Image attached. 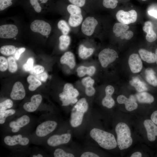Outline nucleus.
I'll return each instance as SVG.
<instances>
[{
	"mask_svg": "<svg viewBox=\"0 0 157 157\" xmlns=\"http://www.w3.org/2000/svg\"><path fill=\"white\" fill-rule=\"evenodd\" d=\"M90 135L100 147L104 149H113L117 145L115 138L113 134L99 129L93 128L90 131Z\"/></svg>",
	"mask_w": 157,
	"mask_h": 157,
	"instance_id": "obj_1",
	"label": "nucleus"
},
{
	"mask_svg": "<svg viewBox=\"0 0 157 157\" xmlns=\"http://www.w3.org/2000/svg\"><path fill=\"white\" fill-rule=\"evenodd\" d=\"M117 135V145L120 150L126 149L130 147L133 143L130 129L125 123L119 122L115 128Z\"/></svg>",
	"mask_w": 157,
	"mask_h": 157,
	"instance_id": "obj_2",
	"label": "nucleus"
},
{
	"mask_svg": "<svg viewBox=\"0 0 157 157\" xmlns=\"http://www.w3.org/2000/svg\"><path fill=\"white\" fill-rule=\"evenodd\" d=\"M88 106L85 98H82L77 101L71 110L70 123L72 127H77L81 124L84 115L88 110Z\"/></svg>",
	"mask_w": 157,
	"mask_h": 157,
	"instance_id": "obj_3",
	"label": "nucleus"
},
{
	"mask_svg": "<svg viewBox=\"0 0 157 157\" xmlns=\"http://www.w3.org/2000/svg\"><path fill=\"white\" fill-rule=\"evenodd\" d=\"M78 95V91L72 84H65L63 92L59 95L60 99L62 102V106H67L71 104L76 103L78 101L77 97Z\"/></svg>",
	"mask_w": 157,
	"mask_h": 157,
	"instance_id": "obj_4",
	"label": "nucleus"
},
{
	"mask_svg": "<svg viewBox=\"0 0 157 157\" xmlns=\"http://www.w3.org/2000/svg\"><path fill=\"white\" fill-rule=\"evenodd\" d=\"M118 58L117 53L114 50L109 48L101 51L98 55V58L101 66L107 67L111 63Z\"/></svg>",
	"mask_w": 157,
	"mask_h": 157,
	"instance_id": "obj_5",
	"label": "nucleus"
},
{
	"mask_svg": "<svg viewBox=\"0 0 157 157\" xmlns=\"http://www.w3.org/2000/svg\"><path fill=\"white\" fill-rule=\"evenodd\" d=\"M116 16L117 20L120 23L128 24L134 23L136 21L137 14L134 10L128 11L120 10L117 12Z\"/></svg>",
	"mask_w": 157,
	"mask_h": 157,
	"instance_id": "obj_6",
	"label": "nucleus"
},
{
	"mask_svg": "<svg viewBox=\"0 0 157 157\" xmlns=\"http://www.w3.org/2000/svg\"><path fill=\"white\" fill-rule=\"evenodd\" d=\"M31 30L44 36L49 35L51 30L50 25L48 23L41 20H35L30 25Z\"/></svg>",
	"mask_w": 157,
	"mask_h": 157,
	"instance_id": "obj_7",
	"label": "nucleus"
},
{
	"mask_svg": "<svg viewBox=\"0 0 157 157\" xmlns=\"http://www.w3.org/2000/svg\"><path fill=\"white\" fill-rule=\"evenodd\" d=\"M57 125V123L53 121H45L37 126L36 130V134L40 137L46 136L55 129Z\"/></svg>",
	"mask_w": 157,
	"mask_h": 157,
	"instance_id": "obj_8",
	"label": "nucleus"
},
{
	"mask_svg": "<svg viewBox=\"0 0 157 157\" xmlns=\"http://www.w3.org/2000/svg\"><path fill=\"white\" fill-rule=\"evenodd\" d=\"M98 24L97 21L94 17H87L84 20L81 25L82 32L86 35H91L93 33Z\"/></svg>",
	"mask_w": 157,
	"mask_h": 157,
	"instance_id": "obj_9",
	"label": "nucleus"
},
{
	"mask_svg": "<svg viewBox=\"0 0 157 157\" xmlns=\"http://www.w3.org/2000/svg\"><path fill=\"white\" fill-rule=\"evenodd\" d=\"M117 101L119 104H124L126 109L129 111L135 110L138 107L136 98L133 95H131L127 98L124 95H120L117 97Z\"/></svg>",
	"mask_w": 157,
	"mask_h": 157,
	"instance_id": "obj_10",
	"label": "nucleus"
},
{
	"mask_svg": "<svg viewBox=\"0 0 157 157\" xmlns=\"http://www.w3.org/2000/svg\"><path fill=\"white\" fill-rule=\"evenodd\" d=\"M128 64L131 71L133 73H138L142 70L143 64L139 55L133 53L131 55L128 59Z\"/></svg>",
	"mask_w": 157,
	"mask_h": 157,
	"instance_id": "obj_11",
	"label": "nucleus"
},
{
	"mask_svg": "<svg viewBox=\"0 0 157 157\" xmlns=\"http://www.w3.org/2000/svg\"><path fill=\"white\" fill-rule=\"evenodd\" d=\"M17 27L13 24H5L0 26V37L2 38H11L17 34Z\"/></svg>",
	"mask_w": 157,
	"mask_h": 157,
	"instance_id": "obj_12",
	"label": "nucleus"
},
{
	"mask_svg": "<svg viewBox=\"0 0 157 157\" xmlns=\"http://www.w3.org/2000/svg\"><path fill=\"white\" fill-rule=\"evenodd\" d=\"M71 138V135L69 133H65L61 135H54L48 139L47 143L51 146L56 147L67 143L69 141Z\"/></svg>",
	"mask_w": 157,
	"mask_h": 157,
	"instance_id": "obj_13",
	"label": "nucleus"
},
{
	"mask_svg": "<svg viewBox=\"0 0 157 157\" xmlns=\"http://www.w3.org/2000/svg\"><path fill=\"white\" fill-rule=\"evenodd\" d=\"M144 125L147 132L148 140L151 142L155 141L157 136V126L150 119L145 120Z\"/></svg>",
	"mask_w": 157,
	"mask_h": 157,
	"instance_id": "obj_14",
	"label": "nucleus"
},
{
	"mask_svg": "<svg viewBox=\"0 0 157 157\" xmlns=\"http://www.w3.org/2000/svg\"><path fill=\"white\" fill-rule=\"evenodd\" d=\"M4 142L6 144L10 146L18 144L25 146L28 143L29 140L27 138H23L21 135L19 134L12 136H6L4 139Z\"/></svg>",
	"mask_w": 157,
	"mask_h": 157,
	"instance_id": "obj_15",
	"label": "nucleus"
},
{
	"mask_svg": "<svg viewBox=\"0 0 157 157\" xmlns=\"http://www.w3.org/2000/svg\"><path fill=\"white\" fill-rule=\"evenodd\" d=\"M25 94V90L22 83L19 81L16 82L10 94L11 98L13 100H21L24 97Z\"/></svg>",
	"mask_w": 157,
	"mask_h": 157,
	"instance_id": "obj_16",
	"label": "nucleus"
},
{
	"mask_svg": "<svg viewBox=\"0 0 157 157\" xmlns=\"http://www.w3.org/2000/svg\"><path fill=\"white\" fill-rule=\"evenodd\" d=\"M114 90V88L112 85H109L106 87L105 89L106 96L102 101V104L104 106L111 108L115 105V101L112 97Z\"/></svg>",
	"mask_w": 157,
	"mask_h": 157,
	"instance_id": "obj_17",
	"label": "nucleus"
},
{
	"mask_svg": "<svg viewBox=\"0 0 157 157\" xmlns=\"http://www.w3.org/2000/svg\"><path fill=\"white\" fill-rule=\"evenodd\" d=\"M42 99L41 95L37 94L33 95L31 98V101L25 103L23 108L26 111L32 112L37 110L40 104Z\"/></svg>",
	"mask_w": 157,
	"mask_h": 157,
	"instance_id": "obj_18",
	"label": "nucleus"
},
{
	"mask_svg": "<svg viewBox=\"0 0 157 157\" xmlns=\"http://www.w3.org/2000/svg\"><path fill=\"white\" fill-rule=\"evenodd\" d=\"M143 30L147 33L146 38L147 41L151 42L156 40L157 35L153 30V24L151 22L147 21L145 22Z\"/></svg>",
	"mask_w": 157,
	"mask_h": 157,
	"instance_id": "obj_19",
	"label": "nucleus"
},
{
	"mask_svg": "<svg viewBox=\"0 0 157 157\" xmlns=\"http://www.w3.org/2000/svg\"><path fill=\"white\" fill-rule=\"evenodd\" d=\"M82 85L85 87V92L88 96L93 95L95 90L93 86L94 81L90 76H87L83 78L81 81Z\"/></svg>",
	"mask_w": 157,
	"mask_h": 157,
	"instance_id": "obj_20",
	"label": "nucleus"
},
{
	"mask_svg": "<svg viewBox=\"0 0 157 157\" xmlns=\"http://www.w3.org/2000/svg\"><path fill=\"white\" fill-rule=\"evenodd\" d=\"M60 61L61 64L67 65L72 69L74 68L76 65L74 56L70 51L65 52L60 58Z\"/></svg>",
	"mask_w": 157,
	"mask_h": 157,
	"instance_id": "obj_21",
	"label": "nucleus"
},
{
	"mask_svg": "<svg viewBox=\"0 0 157 157\" xmlns=\"http://www.w3.org/2000/svg\"><path fill=\"white\" fill-rule=\"evenodd\" d=\"M138 53L141 59L144 61L149 63L156 62L155 54L154 53L143 49H140Z\"/></svg>",
	"mask_w": 157,
	"mask_h": 157,
	"instance_id": "obj_22",
	"label": "nucleus"
},
{
	"mask_svg": "<svg viewBox=\"0 0 157 157\" xmlns=\"http://www.w3.org/2000/svg\"><path fill=\"white\" fill-rule=\"evenodd\" d=\"M135 96L136 99L140 103L151 104L154 100L153 95L145 91L139 92Z\"/></svg>",
	"mask_w": 157,
	"mask_h": 157,
	"instance_id": "obj_23",
	"label": "nucleus"
},
{
	"mask_svg": "<svg viewBox=\"0 0 157 157\" xmlns=\"http://www.w3.org/2000/svg\"><path fill=\"white\" fill-rule=\"evenodd\" d=\"M95 71V68L94 66L87 67L81 66L77 68L76 70L77 75L80 77H82L86 74L90 76H92L94 74Z\"/></svg>",
	"mask_w": 157,
	"mask_h": 157,
	"instance_id": "obj_24",
	"label": "nucleus"
},
{
	"mask_svg": "<svg viewBox=\"0 0 157 157\" xmlns=\"http://www.w3.org/2000/svg\"><path fill=\"white\" fill-rule=\"evenodd\" d=\"M129 83L138 92L145 91L148 90L145 84L138 77H133L129 81Z\"/></svg>",
	"mask_w": 157,
	"mask_h": 157,
	"instance_id": "obj_25",
	"label": "nucleus"
},
{
	"mask_svg": "<svg viewBox=\"0 0 157 157\" xmlns=\"http://www.w3.org/2000/svg\"><path fill=\"white\" fill-rule=\"evenodd\" d=\"M30 122V118L28 116L24 115L17 119L16 121L11 122L9 126L11 128L15 127H22L27 124Z\"/></svg>",
	"mask_w": 157,
	"mask_h": 157,
	"instance_id": "obj_26",
	"label": "nucleus"
},
{
	"mask_svg": "<svg viewBox=\"0 0 157 157\" xmlns=\"http://www.w3.org/2000/svg\"><path fill=\"white\" fill-rule=\"evenodd\" d=\"M94 50L92 48H88L83 44H81L78 49L79 56L81 59H85L90 56L93 53Z\"/></svg>",
	"mask_w": 157,
	"mask_h": 157,
	"instance_id": "obj_27",
	"label": "nucleus"
},
{
	"mask_svg": "<svg viewBox=\"0 0 157 157\" xmlns=\"http://www.w3.org/2000/svg\"><path fill=\"white\" fill-rule=\"evenodd\" d=\"M129 28L127 25L121 23H117L115 24L113 28V32L117 37H120L121 34Z\"/></svg>",
	"mask_w": 157,
	"mask_h": 157,
	"instance_id": "obj_28",
	"label": "nucleus"
},
{
	"mask_svg": "<svg viewBox=\"0 0 157 157\" xmlns=\"http://www.w3.org/2000/svg\"><path fill=\"white\" fill-rule=\"evenodd\" d=\"M83 20V17L81 14L70 15L68 21L70 26L76 27L81 24Z\"/></svg>",
	"mask_w": 157,
	"mask_h": 157,
	"instance_id": "obj_29",
	"label": "nucleus"
},
{
	"mask_svg": "<svg viewBox=\"0 0 157 157\" xmlns=\"http://www.w3.org/2000/svg\"><path fill=\"white\" fill-rule=\"evenodd\" d=\"M27 80L29 84L28 88L31 91L35 90L41 85V82L34 76L30 75L27 78Z\"/></svg>",
	"mask_w": 157,
	"mask_h": 157,
	"instance_id": "obj_30",
	"label": "nucleus"
},
{
	"mask_svg": "<svg viewBox=\"0 0 157 157\" xmlns=\"http://www.w3.org/2000/svg\"><path fill=\"white\" fill-rule=\"evenodd\" d=\"M59 48L62 51L67 49L71 42V38L67 35H62L59 38Z\"/></svg>",
	"mask_w": 157,
	"mask_h": 157,
	"instance_id": "obj_31",
	"label": "nucleus"
},
{
	"mask_svg": "<svg viewBox=\"0 0 157 157\" xmlns=\"http://www.w3.org/2000/svg\"><path fill=\"white\" fill-rule=\"evenodd\" d=\"M57 26L63 35H67L70 30V27L68 24L63 20H61L58 22Z\"/></svg>",
	"mask_w": 157,
	"mask_h": 157,
	"instance_id": "obj_32",
	"label": "nucleus"
},
{
	"mask_svg": "<svg viewBox=\"0 0 157 157\" xmlns=\"http://www.w3.org/2000/svg\"><path fill=\"white\" fill-rule=\"evenodd\" d=\"M16 50V48L14 46L11 45H6L3 46L1 47L0 52L3 55L9 56L15 53Z\"/></svg>",
	"mask_w": 157,
	"mask_h": 157,
	"instance_id": "obj_33",
	"label": "nucleus"
},
{
	"mask_svg": "<svg viewBox=\"0 0 157 157\" xmlns=\"http://www.w3.org/2000/svg\"><path fill=\"white\" fill-rule=\"evenodd\" d=\"M15 111L13 109L0 111V124H3L6 117L14 114Z\"/></svg>",
	"mask_w": 157,
	"mask_h": 157,
	"instance_id": "obj_34",
	"label": "nucleus"
},
{
	"mask_svg": "<svg viewBox=\"0 0 157 157\" xmlns=\"http://www.w3.org/2000/svg\"><path fill=\"white\" fill-rule=\"evenodd\" d=\"M8 69L11 73L15 72L17 70V66L15 59L12 56H10L7 58Z\"/></svg>",
	"mask_w": 157,
	"mask_h": 157,
	"instance_id": "obj_35",
	"label": "nucleus"
},
{
	"mask_svg": "<svg viewBox=\"0 0 157 157\" xmlns=\"http://www.w3.org/2000/svg\"><path fill=\"white\" fill-rule=\"evenodd\" d=\"M67 10L70 15L81 14V10L79 7L76 5L71 4L67 7Z\"/></svg>",
	"mask_w": 157,
	"mask_h": 157,
	"instance_id": "obj_36",
	"label": "nucleus"
},
{
	"mask_svg": "<svg viewBox=\"0 0 157 157\" xmlns=\"http://www.w3.org/2000/svg\"><path fill=\"white\" fill-rule=\"evenodd\" d=\"M145 78L150 85L154 87L157 86V77L155 75V73L146 74Z\"/></svg>",
	"mask_w": 157,
	"mask_h": 157,
	"instance_id": "obj_37",
	"label": "nucleus"
},
{
	"mask_svg": "<svg viewBox=\"0 0 157 157\" xmlns=\"http://www.w3.org/2000/svg\"><path fill=\"white\" fill-rule=\"evenodd\" d=\"M54 156L55 157H73L74 155L71 153H67L60 149H57L54 151Z\"/></svg>",
	"mask_w": 157,
	"mask_h": 157,
	"instance_id": "obj_38",
	"label": "nucleus"
},
{
	"mask_svg": "<svg viewBox=\"0 0 157 157\" xmlns=\"http://www.w3.org/2000/svg\"><path fill=\"white\" fill-rule=\"evenodd\" d=\"M118 2L117 0H103V4L106 8L114 9L117 6Z\"/></svg>",
	"mask_w": 157,
	"mask_h": 157,
	"instance_id": "obj_39",
	"label": "nucleus"
},
{
	"mask_svg": "<svg viewBox=\"0 0 157 157\" xmlns=\"http://www.w3.org/2000/svg\"><path fill=\"white\" fill-rule=\"evenodd\" d=\"M13 106L12 101L8 99L0 103V111L6 110L11 108Z\"/></svg>",
	"mask_w": 157,
	"mask_h": 157,
	"instance_id": "obj_40",
	"label": "nucleus"
},
{
	"mask_svg": "<svg viewBox=\"0 0 157 157\" xmlns=\"http://www.w3.org/2000/svg\"><path fill=\"white\" fill-rule=\"evenodd\" d=\"M30 3L37 13H40L42 10V8L40 5L42 4L41 2L39 0H29Z\"/></svg>",
	"mask_w": 157,
	"mask_h": 157,
	"instance_id": "obj_41",
	"label": "nucleus"
},
{
	"mask_svg": "<svg viewBox=\"0 0 157 157\" xmlns=\"http://www.w3.org/2000/svg\"><path fill=\"white\" fill-rule=\"evenodd\" d=\"M44 69L43 67L40 65H36L33 67L29 72L31 74L37 75L44 72Z\"/></svg>",
	"mask_w": 157,
	"mask_h": 157,
	"instance_id": "obj_42",
	"label": "nucleus"
},
{
	"mask_svg": "<svg viewBox=\"0 0 157 157\" xmlns=\"http://www.w3.org/2000/svg\"><path fill=\"white\" fill-rule=\"evenodd\" d=\"M33 60L31 58H29L26 63L23 66V69L26 72L29 71L33 67Z\"/></svg>",
	"mask_w": 157,
	"mask_h": 157,
	"instance_id": "obj_43",
	"label": "nucleus"
},
{
	"mask_svg": "<svg viewBox=\"0 0 157 157\" xmlns=\"http://www.w3.org/2000/svg\"><path fill=\"white\" fill-rule=\"evenodd\" d=\"M8 68L7 60L4 57H0V70L1 72H4Z\"/></svg>",
	"mask_w": 157,
	"mask_h": 157,
	"instance_id": "obj_44",
	"label": "nucleus"
},
{
	"mask_svg": "<svg viewBox=\"0 0 157 157\" xmlns=\"http://www.w3.org/2000/svg\"><path fill=\"white\" fill-rule=\"evenodd\" d=\"M13 0H0V10L2 11L11 6Z\"/></svg>",
	"mask_w": 157,
	"mask_h": 157,
	"instance_id": "obj_45",
	"label": "nucleus"
},
{
	"mask_svg": "<svg viewBox=\"0 0 157 157\" xmlns=\"http://www.w3.org/2000/svg\"><path fill=\"white\" fill-rule=\"evenodd\" d=\"M133 36V32L131 31H126L123 32L120 36L121 39H125L129 40L131 39Z\"/></svg>",
	"mask_w": 157,
	"mask_h": 157,
	"instance_id": "obj_46",
	"label": "nucleus"
},
{
	"mask_svg": "<svg viewBox=\"0 0 157 157\" xmlns=\"http://www.w3.org/2000/svg\"><path fill=\"white\" fill-rule=\"evenodd\" d=\"M35 76L37 78L43 82H45L48 78L47 74L45 72L35 75Z\"/></svg>",
	"mask_w": 157,
	"mask_h": 157,
	"instance_id": "obj_47",
	"label": "nucleus"
},
{
	"mask_svg": "<svg viewBox=\"0 0 157 157\" xmlns=\"http://www.w3.org/2000/svg\"><path fill=\"white\" fill-rule=\"evenodd\" d=\"M72 4L79 7H82L85 4L86 0H68Z\"/></svg>",
	"mask_w": 157,
	"mask_h": 157,
	"instance_id": "obj_48",
	"label": "nucleus"
},
{
	"mask_svg": "<svg viewBox=\"0 0 157 157\" xmlns=\"http://www.w3.org/2000/svg\"><path fill=\"white\" fill-rule=\"evenodd\" d=\"M25 50V48L22 47L18 49L16 51L15 56V58L16 60H18L21 54L23 53Z\"/></svg>",
	"mask_w": 157,
	"mask_h": 157,
	"instance_id": "obj_49",
	"label": "nucleus"
},
{
	"mask_svg": "<svg viewBox=\"0 0 157 157\" xmlns=\"http://www.w3.org/2000/svg\"><path fill=\"white\" fill-rule=\"evenodd\" d=\"M81 157H99V156L96 154L90 152H86L83 153Z\"/></svg>",
	"mask_w": 157,
	"mask_h": 157,
	"instance_id": "obj_50",
	"label": "nucleus"
},
{
	"mask_svg": "<svg viewBox=\"0 0 157 157\" xmlns=\"http://www.w3.org/2000/svg\"><path fill=\"white\" fill-rule=\"evenodd\" d=\"M151 119L157 125V110L154 111L152 113L151 116Z\"/></svg>",
	"mask_w": 157,
	"mask_h": 157,
	"instance_id": "obj_51",
	"label": "nucleus"
},
{
	"mask_svg": "<svg viewBox=\"0 0 157 157\" xmlns=\"http://www.w3.org/2000/svg\"><path fill=\"white\" fill-rule=\"evenodd\" d=\"M148 13L149 15L157 19V10L154 9L150 10L148 11Z\"/></svg>",
	"mask_w": 157,
	"mask_h": 157,
	"instance_id": "obj_52",
	"label": "nucleus"
},
{
	"mask_svg": "<svg viewBox=\"0 0 157 157\" xmlns=\"http://www.w3.org/2000/svg\"><path fill=\"white\" fill-rule=\"evenodd\" d=\"M142 156V153L139 151L135 152L132 154L131 157H141Z\"/></svg>",
	"mask_w": 157,
	"mask_h": 157,
	"instance_id": "obj_53",
	"label": "nucleus"
},
{
	"mask_svg": "<svg viewBox=\"0 0 157 157\" xmlns=\"http://www.w3.org/2000/svg\"><path fill=\"white\" fill-rule=\"evenodd\" d=\"M20 129V127H15L12 128V131L13 133H16Z\"/></svg>",
	"mask_w": 157,
	"mask_h": 157,
	"instance_id": "obj_54",
	"label": "nucleus"
},
{
	"mask_svg": "<svg viewBox=\"0 0 157 157\" xmlns=\"http://www.w3.org/2000/svg\"><path fill=\"white\" fill-rule=\"evenodd\" d=\"M40 1L42 4L46 3L48 0H39Z\"/></svg>",
	"mask_w": 157,
	"mask_h": 157,
	"instance_id": "obj_55",
	"label": "nucleus"
},
{
	"mask_svg": "<svg viewBox=\"0 0 157 157\" xmlns=\"http://www.w3.org/2000/svg\"><path fill=\"white\" fill-rule=\"evenodd\" d=\"M155 58H156V62L157 65V48L155 50Z\"/></svg>",
	"mask_w": 157,
	"mask_h": 157,
	"instance_id": "obj_56",
	"label": "nucleus"
},
{
	"mask_svg": "<svg viewBox=\"0 0 157 157\" xmlns=\"http://www.w3.org/2000/svg\"><path fill=\"white\" fill-rule=\"evenodd\" d=\"M33 157H42L43 156L41 154H38L36 155H33Z\"/></svg>",
	"mask_w": 157,
	"mask_h": 157,
	"instance_id": "obj_57",
	"label": "nucleus"
},
{
	"mask_svg": "<svg viewBox=\"0 0 157 157\" xmlns=\"http://www.w3.org/2000/svg\"><path fill=\"white\" fill-rule=\"evenodd\" d=\"M142 0L143 1H146L147 0Z\"/></svg>",
	"mask_w": 157,
	"mask_h": 157,
	"instance_id": "obj_58",
	"label": "nucleus"
}]
</instances>
